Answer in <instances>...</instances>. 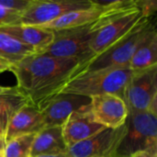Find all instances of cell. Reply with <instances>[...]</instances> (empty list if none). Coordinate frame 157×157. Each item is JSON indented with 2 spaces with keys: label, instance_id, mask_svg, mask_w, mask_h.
I'll return each mask as SVG.
<instances>
[{
  "label": "cell",
  "instance_id": "cell-5",
  "mask_svg": "<svg viewBox=\"0 0 157 157\" xmlns=\"http://www.w3.org/2000/svg\"><path fill=\"white\" fill-rule=\"evenodd\" d=\"M144 19L146 18L141 14L134 0H129L124 6L112 9L104 25L92 38L91 51L96 56L102 53L132 32Z\"/></svg>",
  "mask_w": 157,
  "mask_h": 157
},
{
  "label": "cell",
  "instance_id": "cell-9",
  "mask_svg": "<svg viewBox=\"0 0 157 157\" xmlns=\"http://www.w3.org/2000/svg\"><path fill=\"white\" fill-rule=\"evenodd\" d=\"M157 96V65L133 72L125 88L124 101L129 111H147Z\"/></svg>",
  "mask_w": 157,
  "mask_h": 157
},
{
  "label": "cell",
  "instance_id": "cell-18",
  "mask_svg": "<svg viewBox=\"0 0 157 157\" xmlns=\"http://www.w3.org/2000/svg\"><path fill=\"white\" fill-rule=\"evenodd\" d=\"M33 53H35V51L32 48L0 31V58L14 65Z\"/></svg>",
  "mask_w": 157,
  "mask_h": 157
},
{
  "label": "cell",
  "instance_id": "cell-24",
  "mask_svg": "<svg viewBox=\"0 0 157 157\" xmlns=\"http://www.w3.org/2000/svg\"><path fill=\"white\" fill-rule=\"evenodd\" d=\"M9 119H10L9 116L5 115V114H0V134L4 135V137H5V132H6Z\"/></svg>",
  "mask_w": 157,
  "mask_h": 157
},
{
  "label": "cell",
  "instance_id": "cell-2",
  "mask_svg": "<svg viewBox=\"0 0 157 157\" xmlns=\"http://www.w3.org/2000/svg\"><path fill=\"white\" fill-rule=\"evenodd\" d=\"M126 3L127 0L103 1L101 6L102 8H106L107 11L100 18L84 26L54 30L52 41L40 53L57 58L75 59L85 65L96 57L90 49L92 38L104 25L109 13L112 9L124 6Z\"/></svg>",
  "mask_w": 157,
  "mask_h": 157
},
{
  "label": "cell",
  "instance_id": "cell-10",
  "mask_svg": "<svg viewBox=\"0 0 157 157\" xmlns=\"http://www.w3.org/2000/svg\"><path fill=\"white\" fill-rule=\"evenodd\" d=\"M90 98V110L96 122L109 129H118L125 124L129 110L121 98L105 94Z\"/></svg>",
  "mask_w": 157,
  "mask_h": 157
},
{
  "label": "cell",
  "instance_id": "cell-20",
  "mask_svg": "<svg viewBox=\"0 0 157 157\" xmlns=\"http://www.w3.org/2000/svg\"><path fill=\"white\" fill-rule=\"evenodd\" d=\"M36 133L14 138L6 144L5 157H30L31 147Z\"/></svg>",
  "mask_w": 157,
  "mask_h": 157
},
{
  "label": "cell",
  "instance_id": "cell-4",
  "mask_svg": "<svg viewBox=\"0 0 157 157\" xmlns=\"http://www.w3.org/2000/svg\"><path fill=\"white\" fill-rule=\"evenodd\" d=\"M155 29L151 19L142 20L132 32L86 63L80 74L109 68L129 67L130 61L137 48Z\"/></svg>",
  "mask_w": 157,
  "mask_h": 157
},
{
  "label": "cell",
  "instance_id": "cell-28",
  "mask_svg": "<svg viewBox=\"0 0 157 157\" xmlns=\"http://www.w3.org/2000/svg\"><path fill=\"white\" fill-rule=\"evenodd\" d=\"M14 89H15V87H6V86H0V95L9 93L11 91H13Z\"/></svg>",
  "mask_w": 157,
  "mask_h": 157
},
{
  "label": "cell",
  "instance_id": "cell-15",
  "mask_svg": "<svg viewBox=\"0 0 157 157\" xmlns=\"http://www.w3.org/2000/svg\"><path fill=\"white\" fill-rule=\"evenodd\" d=\"M67 150L63 137L62 126H48L36 133L30 157L62 155H66Z\"/></svg>",
  "mask_w": 157,
  "mask_h": 157
},
{
  "label": "cell",
  "instance_id": "cell-29",
  "mask_svg": "<svg viewBox=\"0 0 157 157\" xmlns=\"http://www.w3.org/2000/svg\"><path fill=\"white\" fill-rule=\"evenodd\" d=\"M37 157H68L66 155H50V156H37Z\"/></svg>",
  "mask_w": 157,
  "mask_h": 157
},
{
  "label": "cell",
  "instance_id": "cell-12",
  "mask_svg": "<svg viewBox=\"0 0 157 157\" xmlns=\"http://www.w3.org/2000/svg\"><path fill=\"white\" fill-rule=\"evenodd\" d=\"M105 127L95 121L90 108L73 112L63 124V137L67 148L86 140Z\"/></svg>",
  "mask_w": 157,
  "mask_h": 157
},
{
  "label": "cell",
  "instance_id": "cell-21",
  "mask_svg": "<svg viewBox=\"0 0 157 157\" xmlns=\"http://www.w3.org/2000/svg\"><path fill=\"white\" fill-rule=\"evenodd\" d=\"M20 15L18 11L0 8V27L19 24Z\"/></svg>",
  "mask_w": 157,
  "mask_h": 157
},
{
  "label": "cell",
  "instance_id": "cell-1",
  "mask_svg": "<svg viewBox=\"0 0 157 157\" xmlns=\"http://www.w3.org/2000/svg\"><path fill=\"white\" fill-rule=\"evenodd\" d=\"M83 63L42 53H33L12 65L17 88L40 111L47 102L59 95L65 85L77 76Z\"/></svg>",
  "mask_w": 157,
  "mask_h": 157
},
{
  "label": "cell",
  "instance_id": "cell-17",
  "mask_svg": "<svg viewBox=\"0 0 157 157\" xmlns=\"http://www.w3.org/2000/svg\"><path fill=\"white\" fill-rule=\"evenodd\" d=\"M156 65L157 32L156 29H155L135 51L130 61L129 68L133 72H137Z\"/></svg>",
  "mask_w": 157,
  "mask_h": 157
},
{
  "label": "cell",
  "instance_id": "cell-14",
  "mask_svg": "<svg viewBox=\"0 0 157 157\" xmlns=\"http://www.w3.org/2000/svg\"><path fill=\"white\" fill-rule=\"evenodd\" d=\"M0 31L12 37L20 43L32 48L35 53H40L47 48L53 40V31L36 26L8 25L0 27Z\"/></svg>",
  "mask_w": 157,
  "mask_h": 157
},
{
  "label": "cell",
  "instance_id": "cell-19",
  "mask_svg": "<svg viewBox=\"0 0 157 157\" xmlns=\"http://www.w3.org/2000/svg\"><path fill=\"white\" fill-rule=\"evenodd\" d=\"M27 104H29V99L16 86L13 91L0 95V114H5L11 118L13 114Z\"/></svg>",
  "mask_w": 157,
  "mask_h": 157
},
{
  "label": "cell",
  "instance_id": "cell-22",
  "mask_svg": "<svg viewBox=\"0 0 157 157\" xmlns=\"http://www.w3.org/2000/svg\"><path fill=\"white\" fill-rule=\"evenodd\" d=\"M136 6L146 19H151V17L155 15L157 10V1L155 0H139L136 1Z\"/></svg>",
  "mask_w": 157,
  "mask_h": 157
},
{
  "label": "cell",
  "instance_id": "cell-23",
  "mask_svg": "<svg viewBox=\"0 0 157 157\" xmlns=\"http://www.w3.org/2000/svg\"><path fill=\"white\" fill-rule=\"evenodd\" d=\"M29 0H0V8L22 12L29 5Z\"/></svg>",
  "mask_w": 157,
  "mask_h": 157
},
{
  "label": "cell",
  "instance_id": "cell-25",
  "mask_svg": "<svg viewBox=\"0 0 157 157\" xmlns=\"http://www.w3.org/2000/svg\"><path fill=\"white\" fill-rule=\"evenodd\" d=\"M157 150H150V151H143L133 154L131 157H156Z\"/></svg>",
  "mask_w": 157,
  "mask_h": 157
},
{
  "label": "cell",
  "instance_id": "cell-26",
  "mask_svg": "<svg viewBox=\"0 0 157 157\" xmlns=\"http://www.w3.org/2000/svg\"><path fill=\"white\" fill-rule=\"evenodd\" d=\"M12 67V63H10L8 61L0 58V73L5 72V71H8L10 70V68Z\"/></svg>",
  "mask_w": 157,
  "mask_h": 157
},
{
  "label": "cell",
  "instance_id": "cell-27",
  "mask_svg": "<svg viewBox=\"0 0 157 157\" xmlns=\"http://www.w3.org/2000/svg\"><path fill=\"white\" fill-rule=\"evenodd\" d=\"M6 151V141L4 135L0 134V157H5Z\"/></svg>",
  "mask_w": 157,
  "mask_h": 157
},
{
  "label": "cell",
  "instance_id": "cell-8",
  "mask_svg": "<svg viewBox=\"0 0 157 157\" xmlns=\"http://www.w3.org/2000/svg\"><path fill=\"white\" fill-rule=\"evenodd\" d=\"M126 125L118 129L104 128L67 150L68 157H115L117 149L125 134Z\"/></svg>",
  "mask_w": 157,
  "mask_h": 157
},
{
  "label": "cell",
  "instance_id": "cell-3",
  "mask_svg": "<svg viewBox=\"0 0 157 157\" xmlns=\"http://www.w3.org/2000/svg\"><path fill=\"white\" fill-rule=\"evenodd\" d=\"M132 73L129 67L83 73L70 80L60 94H74L87 98L112 94L124 100L125 88Z\"/></svg>",
  "mask_w": 157,
  "mask_h": 157
},
{
  "label": "cell",
  "instance_id": "cell-16",
  "mask_svg": "<svg viewBox=\"0 0 157 157\" xmlns=\"http://www.w3.org/2000/svg\"><path fill=\"white\" fill-rule=\"evenodd\" d=\"M94 4L95 6L93 7L68 12L50 23L38 27L54 31V30L76 28L94 22L98 18H100L107 11L106 8L100 7L95 2Z\"/></svg>",
  "mask_w": 157,
  "mask_h": 157
},
{
  "label": "cell",
  "instance_id": "cell-13",
  "mask_svg": "<svg viewBox=\"0 0 157 157\" xmlns=\"http://www.w3.org/2000/svg\"><path fill=\"white\" fill-rule=\"evenodd\" d=\"M44 127L41 112L30 103L27 104L9 119L5 132L6 144L22 135L37 133Z\"/></svg>",
  "mask_w": 157,
  "mask_h": 157
},
{
  "label": "cell",
  "instance_id": "cell-11",
  "mask_svg": "<svg viewBox=\"0 0 157 157\" xmlns=\"http://www.w3.org/2000/svg\"><path fill=\"white\" fill-rule=\"evenodd\" d=\"M91 98L74 94H59L40 110L45 127L63 126L68 117L75 111L90 108Z\"/></svg>",
  "mask_w": 157,
  "mask_h": 157
},
{
  "label": "cell",
  "instance_id": "cell-6",
  "mask_svg": "<svg viewBox=\"0 0 157 157\" xmlns=\"http://www.w3.org/2000/svg\"><path fill=\"white\" fill-rule=\"evenodd\" d=\"M125 134L115 157H131L143 151L157 150V117L148 111H129Z\"/></svg>",
  "mask_w": 157,
  "mask_h": 157
},
{
  "label": "cell",
  "instance_id": "cell-7",
  "mask_svg": "<svg viewBox=\"0 0 157 157\" xmlns=\"http://www.w3.org/2000/svg\"><path fill=\"white\" fill-rule=\"evenodd\" d=\"M94 6L93 0H29L28 6L21 12L19 24L42 26L68 12L87 9Z\"/></svg>",
  "mask_w": 157,
  "mask_h": 157
}]
</instances>
